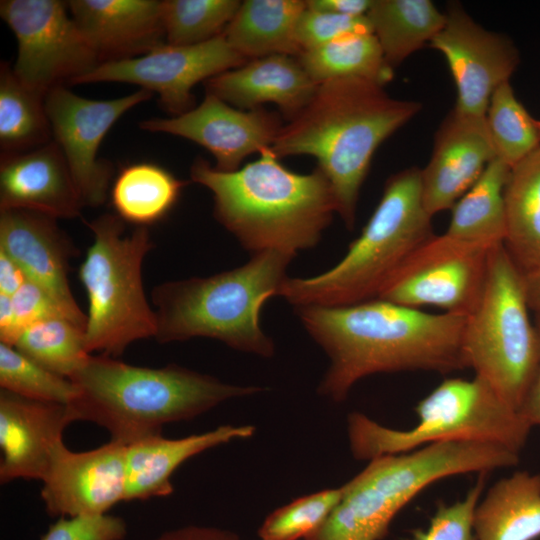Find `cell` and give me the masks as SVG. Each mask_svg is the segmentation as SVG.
<instances>
[{
  "label": "cell",
  "instance_id": "cell-9",
  "mask_svg": "<svg viewBox=\"0 0 540 540\" xmlns=\"http://www.w3.org/2000/svg\"><path fill=\"white\" fill-rule=\"evenodd\" d=\"M86 224L93 242L78 271L88 297L86 348L115 358L131 343L156 334L155 311L142 283V263L154 243L147 227L125 234L116 214Z\"/></svg>",
  "mask_w": 540,
  "mask_h": 540
},
{
  "label": "cell",
  "instance_id": "cell-27",
  "mask_svg": "<svg viewBox=\"0 0 540 540\" xmlns=\"http://www.w3.org/2000/svg\"><path fill=\"white\" fill-rule=\"evenodd\" d=\"M504 246L523 275L540 266V146L510 168Z\"/></svg>",
  "mask_w": 540,
  "mask_h": 540
},
{
  "label": "cell",
  "instance_id": "cell-31",
  "mask_svg": "<svg viewBox=\"0 0 540 540\" xmlns=\"http://www.w3.org/2000/svg\"><path fill=\"white\" fill-rule=\"evenodd\" d=\"M297 59L309 77L320 84L330 79L359 77L385 85L394 72L373 33H351L302 51Z\"/></svg>",
  "mask_w": 540,
  "mask_h": 540
},
{
  "label": "cell",
  "instance_id": "cell-35",
  "mask_svg": "<svg viewBox=\"0 0 540 540\" xmlns=\"http://www.w3.org/2000/svg\"><path fill=\"white\" fill-rule=\"evenodd\" d=\"M241 2L236 0L161 1L166 42L196 45L223 34Z\"/></svg>",
  "mask_w": 540,
  "mask_h": 540
},
{
  "label": "cell",
  "instance_id": "cell-45",
  "mask_svg": "<svg viewBox=\"0 0 540 540\" xmlns=\"http://www.w3.org/2000/svg\"><path fill=\"white\" fill-rule=\"evenodd\" d=\"M537 329L540 336V317H538ZM519 413L531 427L540 425V364Z\"/></svg>",
  "mask_w": 540,
  "mask_h": 540
},
{
  "label": "cell",
  "instance_id": "cell-6",
  "mask_svg": "<svg viewBox=\"0 0 540 540\" xmlns=\"http://www.w3.org/2000/svg\"><path fill=\"white\" fill-rule=\"evenodd\" d=\"M519 454L499 445L450 441L369 461L342 485L326 522L305 540H382L397 513L443 478L517 465Z\"/></svg>",
  "mask_w": 540,
  "mask_h": 540
},
{
  "label": "cell",
  "instance_id": "cell-4",
  "mask_svg": "<svg viewBox=\"0 0 540 540\" xmlns=\"http://www.w3.org/2000/svg\"><path fill=\"white\" fill-rule=\"evenodd\" d=\"M69 379L77 391L68 404L73 421L97 424L111 440L125 445L161 435L166 424L193 419L224 401L263 390L175 364L142 367L102 354H90Z\"/></svg>",
  "mask_w": 540,
  "mask_h": 540
},
{
  "label": "cell",
  "instance_id": "cell-3",
  "mask_svg": "<svg viewBox=\"0 0 540 540\" xmlns=\"http://www.w3.org/2000/svg\"><path fill=\"white\" fill-rule=\"evenodd\" d=\"M190 176L211 191L214 217L251 255L267 250L296 255L313 248L337 213L331 184L321 169L293 172L270 147L232 172L199 157Z\"/></svg>",
  "mask_w": 540,
  "mask_h": 540
},
{
  "label": "cell",
  "instance_id": "cell-44",
  "mask_svg": "<svg viewBox=\"0 0 540 540\" xmlns=\"http://www.w3.org/2000/svg\"><path fill=\"white\" fill-rule=\"evenodd\" d=\"M373 0H310L307 7L346 16H365Z\"/></svg>",
  "mask_w": 540,
  "mask_h": 540
},
{
  "label": "cell",
  "instance_id": "cell-20",
  "mask_svg": "<svg viewBox=\"0 0 540 540\" xmlns=\"http://www.w3.org/2000/svg\"><path fill=\"white\" fill-rule=\"evenodd\" d=\"M74 422L68 405L0 391V481L43 480L55 445Z\"/></svg>",
  "mask_w": 540,
  "mask_h": 540
},
{
  "label": "cell",
  "instance_id": "cell-21",
  "mask_svg": "<svg viewBox=\"0 0 540 540\" xmlns=\"http://www.w3.org/2000/svg\"><path fill=\"white\" fill-rule=\"evenodd\" d=\"M83 203L58 145L51 142L14 154H1L0 209H23L74 218Z\"/></svg>",
  "mask_w": 540,
  "mask_h": 540
},
{
  "label": "cell",
  "instance_id": "cell-8",
  "mask_svg": "<svg viewBox=\"0 0 540 540\" xmlns=\"http://www.w3.org/2000/svg\"><path fill=\"white\" fill-rule=\"evenodd\" d=\"M418 422L408 430L385 427L361 413L348 416V438L359 460L406 453L429 444L470 441L524 447L531 426L480 377L444 380L415 407Z\"/></svg>",
  "mask_w": 540,
  "mask_h": 540
},
{
  "label": "cell",
  "instance_id": "cell-39",
  "mask_svg": "<svg viewBox=\"0 0 540 540\" xmlns=\"http://www.w3.org/2000/svg\"><path fill=\"white\" fill-rule=\"evenodd\" d=\"M307 5V4H306ZM372 32L367 16H346L306 7L296 26L301 52L351 33Z\"/></svg>",
  "mask_w": 540,
  "mask_h": 540
},
{
  "label": "cell",
  "instance_id": "cell-41",
  "mask_svg": "<svg viewBox=\"0 0 540 540\" xmlns=\"http://www.w3.org/2000/svg\"><path fill=\"white\" fill-rule=\"evenodd\" d=\"M11 303L19 336L28 326L38 321L54 317L67 318L51 296L29 280L11 296Z\"/></svg>",
  "mask_w": 540,
  "mask_h": 540
},
{
  "label": "cell",
  "instance_id": "cell-32",
  "mask_svg": "<svg viewBox=\"0 0 540 540\" xmlns=\"http://www.w3.org/2000/svg\"><path fill=\"white\" fill-rule=\"evenodd\" d=\"M53 140L45 96L25 85L2 62L0 67V147L2 154L32 150Z\"/></svg>",
  "mask_w": 540,
  "mask_h": 540
},
{
  "label": "cell",
  "instance_id": "cell-25",
  "mask_svg": "<svg viewBox=\"0 0 540 540\" xmlns=\"http://www.w3.org/2000/svg\"><path fill=\"white\" fill-rule=\"evenodd\" d=\"M477 540L540 537V474L519 471L496 482L473 516Z\"/></svg>",
  "mask_w": 540,
  "mask_h": 540
},
{
  "label": "cell",
  "instance_id": "cell-23",
  "mask_svg": "<svg viewBox=\"0 0 540 540\" xmlns=\"http://www.w3.org/2000/svg\"><path fill=\"white\" fill-rule=\"evenodd\" d=\"M205 84L206 92L238 109L253 110L274 103L289 120L307 106L318 87L298 59L288 55L252 59L211 77Z\"/></svg>",
  "mask_w": 540,
  "mask_h": 540
},
{
  "label": "cell",
  "instance_id": "cell-11",
  "mask_svg": "<svg viewBox=\"0 0 540 540\" xmlns=\"http://www.w3.org/2000/svg\"><path fill=\"white\" fill-rule=\"evenodd\" d=\"M494 246L434 234L408 255L377 299L468 317L483 294Z\"/></svg>",
  "mask_w": 540,
  "mask_h": 540
},
{
  "label": "cell",
  "instance_id": "cell-26",
  "mask_svg": "<svg viewBox=\"0 0 540 540\" xmlns=\"http://www.w3.org/2000/svg\"><path fill=\"white\" fill-rule=\"evenodd\" d=\"M301 0H246L223 32L245 59L270 55L298 56L296 26L306 9Z\"/></svg>",
  "mask_w": 540,
  "mask_h": 540
},
{
  "label": "cell",
  "instance_id": "cell-46",
  "mask_svg": "<svg viewBox=\"0 0 540 540\" xmlns=\"http://www.w3.org/2000/svg\"><path fill=\"white\" fill-rule=\"evenodd\" d=\"M523 277L529 307L540 317V266Z\"/></svg>",
  "mask_w": 540,
  "mask_h": 540
},
{
  "label": "cell",
  "instance_id": "cell-15",
  "mask_svg": "<svg viewBox=\"0 0 540 540\" xmlns=\"http://www.w3.org/2000/svg\"><path fill=\"white\" fill-rule=\"evenodd\" d=\"M429 46L442 53L457 88L454 109L485 117L494 90L510 81L519 62L513 41L477 24L457 3L448 5L443 28Z\"/></svg>",
  "mask_w": 540,
  "mask_h": 540
},
{
  "label": "cell",
  "instance_id": "cell-16",
  "mask_svg": "<svg viewBox=\"0 0 540 540\" xmlns=\"http://www.w3.org/2000/svg\"><path fill=\"white\" fill-rule=\"evenodd\" d=\"M139 127L193 141L215 157L216 169L232 172L250 154L271 147L283 126L275 113L236 109L206 92L198 106L170 118L144 120Z\"/></svg>",
  "mask_w": 540,
  "mask_h": 540
},
{
  "label": "cell",
  "instance_id": "cell-1",
  "mask_svg": "<svg viewBox=\"0 0 540 540\" xmlns=\"http://www.w3.org/2000/svg\"><path fill=\"white\" fill-rule=\"evenodd\" d=\"M296 315L330 364L318 393L344 401L360 379L398 371L442 374L467 368L462 339L466 317L431 314L373 299L347 306H300Z\"/></svg>",
  "mask_w": 540,
  "mask_h": 540
},
{
  "label": "cell",
  "instance_id": "cell-28",
  "mask_svg": "<svg viewBox=\"0 0 540 540\" xmlns=\"http://www.w3.org/2000/svg\"><path fill=\"white\" fill-rule=\"evenodd\" d=\"M366 16L393 69L429 44L445 23V13L429 0H373Z\"/></svg>",
  "mask_w": 540,
  "mask_h": 540
},
{
  "label": "cell",
  "instance_id": "cell-30",
  "mask_svg": "<svg viewBox=\"0 0 540 540\" xmlns=\"http://www.w3.org/2000/svg\"><path fill=\"white\" fill-rule=\"evenodd\" d=\"M186 182L151 162L123 166L110 189L112 206L124 222L146 227L173 208Z\"/></svg>",
  "mask_w": 540,
  "mask_h": 540
},
{
  "label": "cell",
  "instance_id": "cell-29",
  "mask_svg": "<svg viewBox=\"0 0 540 540\" xmlns=\"http://www.w3.org/2000/svg\"><path fill=\"white\" fill-rule=\"evenodd\" d=\"M510 167L495 157L476 182L451 208L446 234L455 238L496 245L506 238L504 188Z\"/></svg>",
  "mask_w": 540,
  "mask_h": 540
},
{
  "label": "cell",
  "instance_id": "cell-10",
  "mask_svg": "<svg viewBox=\"0 0 540 540\" xmlns=\"http://www.w3.org/2000/svg\"><path fill=\"white\" fill-rule=\"evenodd\" d=\"M524 277L503 243L490 252L481 299L466 317L467 368L519 412L540 364V336L529 318Z\"/></svg>",
  "mask_w": 540,
  "mask_h": 540
},
{
  "label": "cell",
  "instance_id": "cell-7",
  "mask_svg": "<svg viewBox=\"0 0 540 540\" xmlns=\"http://www.w3.org/2000/svg\"><path fill=\"white\" fill-rule=\"evenodd\" d=\"M421 170L393 174L361 234L329 270L307 278L287 277L278 296L295 307L347 306L377 299L408 255L434 235L424 208Z\"/></svg>",
  "mask_w": 540,
  "mask_h": 540
},
{
  "label": "cell",
  "instance_id": "cell-42",
  "mask_svg": "<svg viewBox=\"0 0 540 540\" xmlns=\"http://www.w3.org/2000/svg\"><path fill=\"white\" fill-rule=\"evenodd\" d=\"M153 540H241L229 530L207 526H185L161 534Z\"/></svg>",
  "mask_w": 540,
  "mask_h": 540
},
{
  "label": "cell",
  "instance_id": "cell-17",
  "mask_svg": "<svg viewBox=\"0 0 540 540\" xmlns=\"http://www.w3.org/2000/svg\"><path fill=\"white\" fill-rule=\"evenodd\" d=\"M126 446L110 440L95 449L74 452L63 440L54 447L41 498L50 516L105 514L125 501Z\"/></svg>",
  "mask_w": 540,
  "mask_h": 540
},
{
  "label": "cell",
  "instance_id": "cell-18",
  "mask_svg": "<svg viewBox=\"0 0 540 540\" xmlns=\"http://www.w3.org/2000/svg\"><path fill=\"white\" fill-rule=\"evenodd\" d=\"M56 218L23 209H0V249L21 267L27 280L43 288L75 324L86 326L68 280L75 255Z\"/></svg>",
  "mask_w": 540,
  "mask_h": 540
},
{
  "label": "cell",
  "instance_id": "cell-36",
  "mask_svg": "<svg viewBox=\"0 0 540 540\" xmlns=\"http://www.w3.org/2000/svg\"><path fill=\"white\" fill-rule=\"evenodd\" d=\"M0 386L25 398L68 405L76 387L66 377L49 371L14 346L0 342Z\"/></svg>",
  "mask_w": 540,
  "mask_h": 540
},
{
  "label": "cell",
  "instance_id": "cell-14",
  "mask_svg": "<svg viewBox=\"0 0 540 540\" xmlns=\"http://www.w3.org/2000/svg\"><path fill=\"white\" fill-rule=\"evenodd\" d=\"M245 63L221 34L196 45L165 43L142 56L101 63L75 84H136L157 93L162 107L176 116L193 108L192 88L198 82Z\"/></svg>",
  "mask_w": 540,
  "mask_h": 540
},
{
  "label": "cell",
  "instance_id": "cell-37",
  "mask_svg": "<svg viewBox=\"0 0 540 540\" xmlns=\"http://www.w3.org/2000/svg\"><path fill=\"white\" fill-rule=\"evenodd\" d=\"M342 496V487L299 497L270 513L258 530L261 540H304L328 519Z\"/></svg>",
  "mask_w": 540,
  "mask_h": 540
},
{
  "label": "cell",
  "instance_id": "cell-5",
  "mask_svg": "<svg viewBox=\"0 0 540 540\" xmlns=\"http://www.w3.org/2000/svg\"><path fill=\"white\" fill-rule=\"evenodd\" d=\"M294 254L267 250L237 268L209 277L165 282L153 288L159 343L207 337L232 349L269 358L273 340L262 330L264 303L278 296Z\"/></svg>",
  "mask_w": 540,
  "mask_h": 540
},
{
  "label": "cell",
  "instance_id": "cell-38",
  "mask_svg": "<svg viewBox=\"0 0 540 540\" xmlns=\"http://www.w3.org/2000/svg\"><path fill=\"white\" fill-rule=\"evenodd\" d=\"M484 487V473L464 499L446 505L438 504L425 530L412 531L413 540H477L473 516Z\"/></svg>",
  "mask_w": 540,
  "mask_h": 540
},
{
  "label": "cell",
  "instance_id": "cell-22",
  "mask_svg": "<svg viewBox=\"0 0 540 540\" xmlns=\"http://www.w3.org/2000/svg\"><path fill=\"white\" fill-rule=\"evenodd\" d=\"M66 3L100 64L142 56L167 43L161 1L71 0Z\"/></svg>",
  "mask_w": 540,
  "mask_h": 540
},
{
  "label": "cell",
  "instance_id": "cell-12",
  "mask_svg": "<svg viewBox=\"0 0 540 540\" xmlns=\"http://www.w3.org/2000/svg\"><path fill=\"white\" fill-rule=\"evenodd\" d=\"M59 0H2L0 15L17 39L12 67L25 85L46 96L75 84L100 60Z\"/></svg>",
  "mask_w": 540,
  "mask_h": 540
},
{
  "label": "cell",
  "instance_id": "cell-24",
  "mask_svg": "<svg viewBox=\"0 0 540 540\" xmlns=\"http://www.w3.org/2000/svg\"><path fill=\"white\" fill-rule=\"evenodd\" d=\"M251 425H221L213 430L178 439L162 435L126 446L125 501L166 497L173 493L171 476L191 457L234 441L253 436Z\"/></svg>",
  "mask_w": 540,
  "mask_h": 540
},
{
  "label": "cell",
  "instance_id": "cell-2",
  "mask_svg": "<svg viewBox=\"0 0 540 540\" xmlns=\"http://www.w3.org/2000/svg\"><path fill=\"white\" fill-rule=\"evenodd\" d=\"M422 108L391 98L383 85L342 77L320 83L270 147L278 158L309 155L329 180L337 213L352 230L362 184L379 145Z\"/></svg>",
  "mask_w": 540,
  "mask_h": 540
},
{
  "label": "cell",
  "instance_id": "cell-43",
  "mask_svg": "<svg viewBox=\"0 0 540 540\" xmlns=\"http://www.w3.org/2000/svg\"><path fill=\"white\" fill-rule=\"evenodd\" d=\"M27 281L21 267L0 249V294L14 295Z\"/></svg>",
  "mask_w": 540,
  "mask_h": 540
},
{
  "label": "cell",
  "instance_id": "cell-19",
  "mask_svg": "<svg viewBox=\"0 0 540 540\" xmlns=\"http://www.w3.org/2000/svg\"><path fill=\"white\" fill-rule=\"evenodd\" d=\"M495 157L485 117L453 108L439 126L430 161L420 172L427 213L433 217L451 209Z\"/></svg>",
  "mask_w": 540,
  "mask_h": 540
},
{
  "label": "cell",
  "instance_id": "cell-33",
  "mask_svg": "<svg viewBox=\"0 0 540 540\" xmlns=\"http://www.w3.org/2000/svg\"><path fill=\"white\" fill-rule=\"evenodd\" d=\"M14 347L49 371L70 378L86 361L85 328L64 317L28 326Z\"/></svg>",
  "mask_w": 540,
  "mask_h": 540
},
{
  "label": "cell",
  "instance_id": "cell-40",
  "mask_svg": "<svg viewBox=\"0 0 540 540\" xmlns=\"http://www.w3.org/2000/svg\"><path fill=\"white\" fill-rule=\"evenodd\" d=\"M126 535L125 520L105 513L60 517L40 540H123Z\"/></svg>",
  "mask_w": 540,
  "mask_h": 540
},
{
  "label": "cell",
  "instance_id": "cell-34",
  "mask_svg": "<svg viewBox=\"0 0 540 540\" xmlns=\"http://www.w3.org/2000/svg\"><path fill=\"white\" fill-rule=\"evenodd\" d=\"M485 120L496 157L510 168L540 146V121L517 99L510 81L494 90Z\"/></svg>",
  "mask_w": 540,
  "mask_h": 540
},
{
  "label": "cell",
  "instance_id": "cell-13",
  "mask_svg": "<svg viewBox=\"0 0 540 540\" xmlns=\"http://www.w3.org/2000/svg\"><path fill=\"white\" fill-rule=\"evenodd\" d=\"M152 95L140 89L115 99L94 100L73 93L65 85L46 94L52 138L64 155L83 206H101L108 196L112 168L98 158L105 135L124 113Z\"/></svg>",
  "mask_w": 540,
  "mask_h": 540
}]
</instances>
